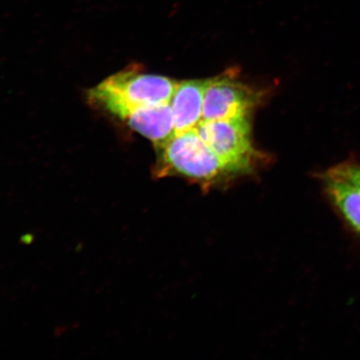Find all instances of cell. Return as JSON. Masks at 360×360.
Here are the masks:
<instances>
[{
    "instance_id": "6da1fadb",
    "label": "cell",
    "mask_w": 360,
    "mask_h": 360,
    "mask_svg": "<svg viewBox=\"0 0 360 360\" xmlns=\"http://www.w3.org/2000/svg\"><path fill=\"white\" fill-rule=\"evenodd\" d=\"M157 150L154 174L158 178L183 177L208 191L240 177L205 145L196 128L174 135Z\"/></svg>"
},
{
    "instance_id": "7a4b0ae2",
    "label": "cell",
    "mask_w": 360,
    "mask_h": 360,
    "mask_svg": "<svg viewBox=\"0 0 360 360\" xmlns=\"http://www.w3.org/2000/svg\"><path fill=\"white\" fill-rule=\"evenodd\" d=\"M178 83L142 73L135 67L126 68L89 89L87 101L94 109L124 121L138 108L169 103Z\"/></svg>"
},
{
    "instance_id": "3957f363",
    "label": "cell",
    "mask_w": 360,
    "mask_h": 360,
    "mask_svg": "<svg viewBox=\"0 0 360 360\" xmlns=\"http://www.w3.org/2000/svg\"><path fill=\"white\" fill-rule=\"evenodd\" d=\"M196 129L205 145L231 165L238 176L252 172L255 154L250 138V117L201 120Z\"/></svg>"
},
{
    "instance_id": "277c9868",
    "label": "cell",
    "mask_w": 360,
    "mask_h": 360,
    "mask_svg": "<svg viewBox=\"0 0 360 360\" xmlns=\"http://www.w3.org/2000/svg\"><path fill=\"white\" fill-rule=\"evenodd\" d=\"M253 89L233 74L208 79L202 103V121L225 120L250 117L257 102Z\"/></svg>"
},
{
    "instance_id": "5b68a950",
    "label": "cell",
    "mask_w": 360,
    "mask_h": 360,
    "mask_svg": "<svg viewBox=\"0 0 360 360\" xmlns=\"http://www.w3.org/2000/svg\"><path fill=\"white\" fill-rule=\"evenodd\" d=\"M206 80H187L178 83L170 105L174 118V135L197 127L200 123Z\"/></svg>"
},
{
    "instance_id": "8992f818",
    "label": "cell",
    "mask_w": 360,
    "mask_h": 360,
    "mask_svg": "<svg viewBox=\"0 0 360 360\" xmlns=\"http://www.w3.org/2000/svg\"><path fill=\"white\" fill-rule=\"evenodd\" d=\"M124 122L150 139L156 148L167 142L174 132V112L170 103L138 108L126 117Z\"/></svg>"
},
{
    "instance_id": "52a82bcc",
    "label": "cell",
    "mask_w": 360,
    "mask_h": 360,
    "mask_svg": "<svg viewBox=\"0 0 360 360\" xmlns=\"http://www.w3.org/2000/svg\"><path fill=\"white\" fill-rule=\"evenodd\" d=\"M321 179L328 199L346 223L360 233V191L340 180Z\"/></svg>"
},
{
    "instance_id": "ba28073f",
    "label": "cell",
    "mask_w": 360,
    "mask_h": 360,
    "mask_svg": "<svg viewBox=\"0 0 360 360\" xmlns=\"http://www.w3.org/2000/svg\"><path fill=\"white\" fill-rule=\"evenodd\" d=\"M321 178L340 180L360 191V165L354 162H344L328 169Z\"/></svg>"
},
{
    "instance_id": "9c48e42d",
    "label": "cell",
    "mask_w": 360,
    "mask_h": 360,
    "mask_svg": "<svg viewBox=\"0 0 360 360\" xmlns=\"http://www.w3.org/2000/svg\"><path fill=\"white\" fill-rule=\"evenodd\" d=\"M33 240H34V237L30 235V233H28V235L22 236L21 238V242L25 243V245H30V243L33 242Z\"/></svg>"
}]
</instances>
